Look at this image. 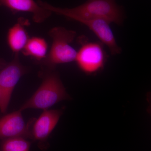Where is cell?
<instances>
[{"label": "cell", "instance_id": "obj_1", "mask_svg": "<svg viewBox=\"0 0 151 151\" xmlns=\"http://www.w3.org/2000/svg\"><path fill=\"white\" fill-rule=\"evenodd\" d=\"M37 2L52 13L74 21L78 19H100L118 24L123 22L122 11L115 0H88L81 5L70 9L56 7L40 0Z\"/></svg>", "mask_w": 151, "mask_h": 151}, {"label": "cell", "instance_id": "obj_8", "mask_svg": "<svg viewBox=\"0 0 151 151\" xmlns=\"http://www.w3.org/2000/svg\"><path fill=\"white\" fill-rule=\"evenodd\" d=\"M0 6L5 7L14 13L32 14L33 20L37 23L43 22L52 13L40 5L35 0H0Z\"/></svg>", "mask_w": 151, "mask_h": 151}, {"label": "cell", "instance_id": "obj_7", "mask_svg": "<svg viewBox=\"0 0 151 151\" xmlns=\"http://www.w3.org/2000/svg\"><path fill=\"white\" fill-rule=\"evenodd\" d=\"M76 21L87 27L101 41L108 47L112 55L120 54L122 50L116 42L109 22L100 19H78Z\"/></svg>", "mask_w": 151, "mask_h": 151}, {"label": "cell", "instance_id": "obj_2", "mask_svg": "<svg viewBox=\"0 0 151 151\" xmlns=\"http://www.w3.org/2000/svg\"><path fill=\"white\" fill-rule=\"evenodd\" d=\"M58 74L47 73L34 94L21 107L22 111L29 108L47 110L62 100L69 98Z\"/></svg>", "mask_w": 151, "mask_h": 151}, {"label": "cell", "instance_id": "obj_9", "mask_svg": "<svg viewBox=\"0 0 151 151\" xmlns=\"http://www.w3.org/2000/svg\"><path fill=\"white\" fill-rule=\"evenodd\" d=\"M62 114L61 110H45L35 122L31 130V139L43 142L51 134Z\"/></svg>", "mask_w": 151, "mask_h": 151}, {"label": "cell", "instance_id": "obj_6", "mask_svg": "<svg viewBox=\"0 0 151 151\" xmlns=\"http://www.w3.org/2000/svg\"><path fill=\"white\" fill-rule=\"evenodd\" d=\"M20 110L0 119V139L21 137L31 139V130L25 123Z\"/></svg>", "mask_w": 151, "mask_h": 151}, {"label": "cell", "instance_id": "obj_12", "mask_svg": "<svg viewBox=\"0 0 151 151\" xmlns=\"http://www.w3.org/2000/svg\"><path fill=\"white\" fill-rule=\"evenodd\" d=\"M31 144L25 138L17 137L2 140V151H29Z\"/></svg>", "mask_w": 151, "mask_h": 151}, {"label": "cell", "instance_id": "obj_10", "mask_svg": "<svg viewBox=\"0 0 151 151\" xmlns=\"http://www.w3.org/2000/svg\"><path fill=\"white\" fill-rule=\"evenodd\" d=\"M26 30L21 23H17L9 30L7 34V42L11 50L19 54L22 51L29 39Z\"/></svg>", "mask_w": 151, "mask_h": 151}, {"label": "cell", "instance_id": "obj_3", "mask_svg": "<svg viewBox=\"0 0 151 151\" xmlns=\"http://www.w3.org/2000/svg\"><path fill=\"white\" fill-rule=\"evenodd\" d=\"M49 35L52 39L50 50L42 62L50 68L58 64L75 61L77 52L70 45L76 33L74 31L61 27L52 29Z\"/></svg>", "mask_w": 151, "mask_h": 151}, {"label": "cell", "instance_id": "obj_11", "mask_svg": "<svg viewBox=\"0 0 151 151\" xmlns=\"http://www.w3.org/2000/svg\"><path fill=\"white\" fill-rule=\"evenodd\" d=\"M47 44L44 39L34 37L29 38L22 52L26 56L42 61L47 55Z\"/></svg>", "mask_w": 151, "mask_h": 151}, {"label": "cell", "instance_id": "obj_4", "mask_svg": "<svg viewBox=\"0 0 151 151\" xmlns=\"http://www.w3.org/2000/svg\"><path fill=\"white\" fill-rule=\"evenodd\" d=\"M27 69L19 59L18 54L0 71V111L5 113L15 87Z\"/></svg>", "mask_w": 151, "mask_h": 151}, {"label": "cell", "instance_id": "obj_5", "mask_svg": "<svg viewBox=\"0 0 151 151\" xmlns=\"http://www.w3.org/2000/svg\"><path fill=\"white\" fill-rule=\"evenodd\" d=\"M106 54L101 44L86 42L77 52L75 61L80 70L86 74L101 70L106 62Z\"/></svg>", "mask_w": 151, "mask_h": 151}]
</instances>
